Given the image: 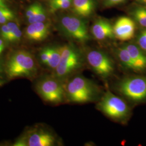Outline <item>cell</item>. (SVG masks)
Here are the masks:
<instances>
[{
    "instance_id": "6da1fadb",
    "label": "cell",
    "mask_w": 146,
    "mask_h": 146,
    "mask_svg": "<svg viewBox=\"0 0 146 146\" xmlns=\"http://www.w3.org/2000/svg\"><path fill=\"white\" fill-rule=\"evenodd\" d=\"M5 73L9 78H31L37 72L36 63L30 52L20 50L13 52L5 63Z\"/></svg>"
},
{
    "instance_id": "7a4b0ae2",
    "label": "cell",
    "mask_w": 146,
    "mask_h": 146,
    "mask_svg": "<svg viewBox=\"0 0 146 146\" xmlns=\"http://www.w3.org/2000/svg\"><path fill=\"white\" fill-rule=\"evenodd\" d=\"M97 94V89L90 80L82 76H76L68 82L66 94L68 99L74 103L92 101Z\"/></svg>"
},
{
    "instance_id": "3957f363",
    "label": "cell",
    "mask_w": 146,
    "mask_h": 146,
    "mask_svg": "<svg viewBox=\"0 0 146 146\" xmlns=\"http://www.w3.org/2000/svg\"><path fill=\"white\" fill-rule=\"evenodd\" d=\"M98 106L104 114L114 120H125L129 114V108L125 102L110 91L104 94Z\"/></svg>"
},
{
    "instance_id": "277c9868",
    "label": "cell",
    "mask_w": 146,
    "mask_h": 146,
    "mask_svg": "<svg viewBox=\"0 0 146 146\" xmlns=\"http://www.w3.org/2000/svg\"><path fill=\"white\" fill-rule=\"evenodd\" d=\"M117 89L120 93L135 102L146 100V77L135 76L122 80Z\"/></svg>"
},
{
    "instance_id": "5b68a950",
    "label": "cell",
    "mask_w": 146,
    "mask_h": 146,
    "mask_svg": "<svg viewBox=\"0 0 146 146\" xmlns=\"http://www.w3.org/2000/svg\"><path fill=\"white\" fill-rule=\"evenodd\" d=\"M61 52L60 61L55 69L56 76L60 78L66 77L78 69L82 62L80 55L73 47L65 45L61 47Z\"/></svg>"
},
{
    "instance_id": "8992f818",
    "label": "cell",
    "mask_w": 146,
    "mask_h": 146,
    "mask_svg": "<svg viewBox=\"0 0 146 146\" xmlns=\"http://www.w3.org/2000/svg\"><path fill=\"white\" fill-rule=\"evenodd\" d=\"M38 94L48 102L58 104L62 102L64 90L62 85L55 78H46L41 80L36 86Z\"/></svg>"
},
{
    "instance_id": "52a82bcc",
    "label": "cell",
    "mask_w": 146,
    "mask_h": 146,
    "mask_svg": "<svg viewBox=\"0 0 146 146\" xmlns=\"http://www.w3.org/2000/svg\"><path fill=\"white\" fill-rule=\"evenodd\" d=\"M87 59L94 72L104 78L109 77L114 71L113 61L104 52L92 50L88 53Z\"/></svg>"
},
{
    "instance_id": "ba28073f",
    "label": "cell",
    "mask_w": 146,
    "mask_h": 146,
    "mask_svg": "<svg viewBox=\"0 0 146 146\" xmlns=\"http://www.w3.org/2000/svg\"><path fill=\"white\" fill-rule=\"evenodd\" d=\"M61 24L66 33L74 39L81 42L88 39L87 28L81 19L74 16H66L62 19Z\"/></svg>"
},
{
    "instance_id": "9c48e42d",
    "label": "cell",
    "mask_w": 146,
    "mask_h": 146,
    "mask_svg": "<svg viewBox=\"0 0 146 146\" xmlns=\"http://www.w3.org/2000/svg\"><path fill=\"white\" fill-rule=\"evenodd\" d=\"M113 31L116 38L122 41H128L134 36L135 24L128 17H121L116 21L113 26Z\"/></svg>"
},
{
    "instance_id": "30bf717a",
    "label": "cell",
    "mask_w": 146,
    "mask_h": 146,
    "mask_svg": "<svg viewBox=\"0 0 146 146\" xmlns=\"http://www.w3.org/2000/svg\"><path fill=\"white\" fill-rule=\"evenodd\" d=\"M27 141L29 146H52L55 143V138L48 131L37 129L27 135Z\"/></svg>"
},
{
    "instance_id": "8fae6325",
    "label": "cell",
    "mask_w": 146,
    "mask_h": 146,
    "mask_svg": "<svg viewBox=\"0 0 146 146\" xmlns=\"http://www.w3.org/2000/svg\"><path fill=\"white\" fill-rule=\"evenodd\" d=\"M49 33V26L43 22L31 23L27 28L26 36L31 41H40L44 40Z\"/></svg>"
},
{
    "instance_id": "7c38bea8",
    "label": "cell",
    "mask_w": 146,
    "mask_h": 146,
    "mask_svg": "<svg viewBox=\"0 0 146 146\" xmlns=\"http://www.w3.org/2000/svg\"><path fill=\"white\" fill-rule=\"evenodd\" d=\"M92 33L94 37L98 40H104L115 37L113 27L109 22L102 19L94 23L92 27Z\"/></svg>"
},
{
    "instance_id": "4fadbf2b",
    "label": "cell",
    "mask_w": 146,
    "mask_h": 146,
    "mask_svg": "<svg viewBox=\"0 0 146 146\" xmlns=\"http://www.w3.org/2000/svg\"><path fill=\"white\" fill-rule=\"evenodd\" d=\"M125 48L134 62L135 70L140 71L146 69V55L142 50L134 44H129Z\"/></svg>"
},
{
    "instance_id": "5bb4252c",
    "label": "cell",
    "mask_w": 146,
    "mask_h": 146,
    "mask_svg": "<svg viewBox=\"0 0 146 146\" xmlns=\"http://www.w3.org/2000/svg\"><path fill=\"white\" fill-rule=\"evenodd\" d=\"M74 9L78 15L86 17L90 15L94 9L93 0H73Z\"/></svg>"
},
{
    "instance_id": "9a60e30c",
    "label": "cell",
    "mask_w": 146,
    "mask_h": 146,
    "mask_svg": "<svg viewBox=\"0 0 146 146\" xmlns=\"http://www.w3.org/2000/svg\"><path fill=\"white\" fill-rule=\"evenodd\" d=\"M117 53L120 62L125 67L128 69L135 70L134 62L125 47L120 48Z\"/></svg>"
},
{
    "instance_id": "2e32d148",
    "label": "cell",
    "mask_w": 146,
    "mask_h": 146,
    "mask_svg": "<svg viewBox=\"0 0 146 146\" xmlns=\"http://www.w3.org/2000/svg\"><path fill=\"white\" fill-rule=\"evenodd\" d=\"M61 56L60 48H50V55L47 66L52 69H55L60 63Z\"/></svg>"
},
{
    "instance_id": "e0dca14e",
    "label": "cell",
    "mask_w": 146,
    "mask_h": 146,
    "mask_svg": "<svg viewBox=\"0 0 146 146\" xmlns=\"http://www.w3.org/2000/svg\"><path fill=\"white\" fill-rule=\"evenodd\" d=\"M11 31L10 42H17L20 41L22 36V32L19 26L14 22H8L7 23Z\"/></svg>"
},
{
    "instance_id": "ac0fdd59",
    "label": "cell",
    "mask_w": 146,
    "mask_h": 146,
    "mask_svg": "<svg viewBox=\"0 0 146 146\" xmlns=\"http://www.w3.org/2000/svg\"><path fill=\"white\" fill-rule=\"evenodd\" d=\"M134 15L136 20L142 27H146V9L144 8H138L134 12Z\"/></svg>"
},
{
    "instance_id": "d6986e66",
    "label": "cell",
    "mask_w": 146,
    "mask_h": 146,
    "mask_svg": "<svg viewBox=\"0 0 146 146\" xmlns=\"http://www.w3.org/2000/svg\"><path fill=\"white\" fill-rule=\"evenodd\" d=\"M46 19V13L43 8L41 7L31 17L28 18V22L31 23L44 22Z\"/></svg>"
},
{
    "instance_id": "ffe728a7",
    "label": "cell",
    "mask_w": 146,
    "mask_h": 146,
    "mask_svg": "<svg viewBox=\"0 0 146 146\" xmlns=\"http://www.w3.org/2000/svg\"><path fill=\"white\" fill-rule=\"evenodd\" d=\"M71 1L68 0L55 3H50V8L52 11H55L59 9H67L71 5Z\"/></svg>"
},
{
    "instance_id": "44dd1931",
    "label": "cell",
    "mask_w": 146,
    "mask_h": 146,
    "mask_svg": "<svg viewBox=\"0 0 146 146\" xmlns=\"http://www.w3.org/2000/svg\"><path fill=\"white\" fill-rule=\"evenodd\" d=\"M49 55H50V47H47L43 49L42 51L40 52V58L41 62L46 66L49 60Z\"/></svg>"
},
{
    "instance_id": "7402d4cb",
    "label": "cell",
    "mask_w": 146,
    "mask_h": 146,
    "mask_svg": "<svg viewBox=\"0 0 146 146\" xmlns=\"http://www.w3.org/2000/svg\"><path fill=\"white\" fill-rule=\"evenodd\" d=\"M1 36L7 41L10 42L11 41V31L9 27L7 24L4 25L1 27Z\"/></svg>"
},
{
    "instance_id": "603a6c76",
    "label": "cell",
    "mask_w": 146,
    "mask_h": 146,
    "mask_svg": "<svg viewBox=\"0 0 146 146\" xmlns=\"http://www.w3.org/2000/svg\"><path fill=\"white\" fill-rule=\"evenodd\" d=\"M137 43L141 49L146 52V30L140 33L137 38Z\"/></svg>"
},
{
    "instance_id": "cb8c5ba5",
    "label": "cell",
    "mask_w": 146,
    "mask_h": 146,
    "mask_svg": "<svg viewBox=\"0 0 146 146\" xmlns=\"http://www.w3.org/2000/svg\"><path fill=\"white\" fill-rule=\"evenodd\" d=\"M41 7H42V5H40V4H38V3H35V4H33L31 5L27 10V17L28 18L31 16L33 15Z\"/></svg>"
},
{
    "instance_id": "d4e9b609",
    "label": "cell",
    "mask_w": 146,
    "mask_h": 146,
    "mask_svg": "<svg viewBox=\"0 0 146 146\" xmlns=\"http://www.w3.org/2000/svg\"><path fill=\"white\" fill-rule=\"evenodd\" d=\"M14 146H28L27 136L26 137H22L16 141L13 145Z\"/></svg>"
},
{
    "instance_id": "484cf974",
    "label": "cell",
    "mask_w": 146,
    "mask_h": 146,
    "mask_svg": "<svg viewBox=\"0 0 146 146\" xmlns=\"http://www.w3.org/2000/svg\"><path fill=\"white\" fill-rule=\"evenodd\" d=\"M13 13L10 11L7 7L3 8V7H0V17L3 16L10 15H13Z\"/></svg>"
},
{
    "instance_id": "4316f807",
    "label": "cell",
    "mask_w": 146,
    "mask_h": 146,
    "mask_svg": "<svg viewBox=\"0 0 146 146\" xmlns=\"http://www.w3.org/2000/svg\"><path fill=\"white\" fill-rule=\"evenodd\" d=\"M14 18V14L0 17V24H5V23L12 20Z\"/></svg>"
},
{
    "instance_id": "83f0119b",
    "label": "cell",
    "mask_w": 146,
    "mask_h": 146,
    "mask_svg": "<svg viewBox=\"0 0 146 146\" xmlns=\"http://www.w3.org/2000/svg\"><path fill=\"white\" fill-rule=\"evenodd\" d=\"M125 0H106V4L108 6L117 5L123 2Z\"/></svg>"
},
{
    "instance_id": "f1b7e54d",
    "label": "cell",
    "mask_w": 146,
    "mask_h": 146,
    "mask_svg": "<svg viewBox=\"0 0 146 146\" xmlns=\"http://www.w3.org/2000/svg\"><path fill=\"white\" fill-rule=\"evenodd\" d=\"M4 48H5V44H4L3 41L1 39H0V53L1 54L4 50Z\"/></svg>"
},
{
    "instance_id": "f546056e",
    "label": "cell",
    "mask_w": 146,
    "mask_h": 146,
    "mask_svg": "<svg viewBox=\"0 0 146 146\" xmlns=\"http://www.w3.org/2000/svg\"><path fill=\"white\" fill-rule=\"evenodd\" d=\"M0 7L7 8V5L5 3V0H0Z\"/></svg>"
},
{
    "instance_id": "4dcf8cb0",
    "label": "cell",
    "mask_w": 146,
    "mask_h": 146,
    "mask_svg": "<svg viewBox=\"0 0 146 146\" xmlns=\"http://www.w3.org/2000/svg\"><path fill=\"white\" fill-rule=\"evenodd\" d=\"M66 1H68V0H51L50 3H55L61 2Z\"/></svg>"
},
{
    "instance_id": "1f68e13d",
    "label": "cell",
    "mask_w": 146,
    "mask_h": 146,
    "mask_svg": "<svg viewBox=\"0 0 146 146\" xmlns=\"http://www.w3.org/2000/svg\"><path fill=\"white\" fill-rule=\"evenodd\" d=\"M1 65H0V84H2V82H1Z\"/></svg>"
},
{
    "instance_id": "d6a6232c",
    "label": "cell",
    "mask_w": 146,
    "mask_h": 146,
    "mask_svg": "<svg viewBox=\"0 0 146 146\" xmlns=\"http://www.w3.org/2000/svg\"><path fill=\"white\" fill-rule=\"evenodd\" d=\"M140 1H141L142 2V3H145L146 5V0H139Z\"/></svg>"
},
{
    "instance_id": "836d02e7",
    "label": "cell",
    "mask_w": 146,
    "mask_h": 146,
    "mask_svg": "<svg viewBox=\"0 0 146 146\" xmlns=\"http://www.w3.org/2000/svg\"><path fill=\"white\" fill-rule=\"evenodd\" d=\"M0 54H1V53H0Z\"/></svg>"
}]
</instances>
